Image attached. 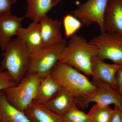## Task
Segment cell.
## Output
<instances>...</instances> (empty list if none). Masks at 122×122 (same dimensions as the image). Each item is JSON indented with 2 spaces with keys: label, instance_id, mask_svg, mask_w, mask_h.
<instances>
[{
  "label": "cell",
  "instance_id": "1",
  "mask_svg": "<svg viewBox=\"0 0 122 122\" xmlns=\"http://www.w3.org/2000/svg\"><path fill=\"white\" fill-rule=\"evenodd\" d=\"M97 52L95 46L87 41L85 38L75 34L70 37L59 61L91 76L92 62Z\"/></svg>",
  "mask_w": 122,
  "mask_h": 122
},
{
  "label": "cell",
  "instance_id": "2",
  "mask_svg": "<svg viewBox=\"0 0 122 122\" xmlns=\"http://www.w3.org/2000/svg\"><path fill=\"white\" fill-rule=\"evenodd\" d=\"M4 52L1 67L8 72L17 85L28 72L31 53L25 43L18 38L12 39Z\"/></svg>",
  "mask_w": 122,
  "mask_h": 122
},
{
  "label": "cell",
  "instance_id": "3",
  "mask_svg": "<svg viewBox=\"0 0 122 122\" xmlns=\"http://www.w3.org/2000/svg\"><path fill=\"white\" fill-rule=\"evenodd\" d=\"M50 75L76 98L89 96L97 89L87 77L72 66L60 61L57 62Z\"/></svg>",
  "mask_w": 122,
  "mask_h": 122
},
{
  "label": "cell",
  "instance_id": "4",
  "mask_svg": "<svg viewBox=\"0 0 122 122\" xmlns=\"http://www.w3.org/2000/svg\"><path fill=\"white\" fill-rule=\"evenodd\" d=\"M41 78L37 74L27 73L17 85L3 90L9 102L24 112L34 101Z\"/></svg>",
  "mask_w": 122,
  "mask_h": 122
},
{
  "label": "cell",
  "instance_id": "5",
  "mask_svg": "<svg viewBox=\"0 0 122 122\" xmlns=\"http://www.w3.org/2000/svg\"><path fill=\"white\" fill-rule=\"evenodd\" d=\"M90 43L97 49V57L122 65V34L105 31L92 38Z\"/></svg>",
  "mask_w": 122,
  "mask_h": 122
},
{
  "label": "cell",
  "instance_id": "6",
  "mask_svg": "<svg viewBox=\"0 0 122 122\" xmlns=\"http://www.w3.org/2000/svg\"><path fill=\"white\" fill-rule=\"evenodd\" d=\"M66 45V42L57 43L31 56L27 73L36 74L41 79L49 75Z\"/></svg>",
  "mask_w": 122,
  "mask_h": 122
},
{
  "label": "cell",
  "instance_id": "7",
  "mask_svg": "<svg viewBox=\"0 0 122 122\" xmlns=\"http://www.w3.org/2000/svg\"><path fill=\"white\" fill-rule=\"evenodd\" d=\"M92 81L97 89L89 96L76 98L79 109L85 110L91 102L105 106L114 105L122 107V95L117 90L102 81L92 80Z\"/></svg>",
  "mask_w": 122,
  "mask_h": 122
},
{
  "label": "cell",
  "instance_id": "8",
  "mask_svg": "<svg viewBox=\"0 0 122 122\" xmlns=\"http://www.w3.org/2000/svg\"><path fill=\"white\" fill-rule=\"evenodd\" d=\"M108 0H88L73 10L72 14L86 25L96 23L101 33L104 32L103 19Z\"/></svg>",
  "mask_w": 122,
  "mask_h": 122
},
{
  "label": "cell",
  "instance_id": "9",
  "mask_svg": "<svg viewBox=\"0 0 122 122\" xmlns=\"http://www.w3.org/2000/svg\"><path fill=\"white\" fill-rule=\"evenodd\" d=\"M25 17H18L11 12L0 14V48L4 51L14 36L17 35Z\"/></svg>",
  "mask_w": 122,
  "mask_h": 122
},
{
  "label": "cell",
  "instance_id": "10",
  "mask_svg": "<svg viewBox=\"0 0 122 122\" xmlns=\"http://www.w3.org/2000/svg\"><path fill=\"white\" fill-rule=\"evenodd\" d=\"M39 23L44 48L57 43L66 42L61 32V28L63 24L61 21L57 19L53 20L46 15Z\"/></svg>",
  "mask_w": 122,
  "mask_h": 122
},
{
  "label": "cell",
  "instance_id": "11",
  "mask_svg": "<svg viewBox=\"0 0 122 122\" xmlns=\"http://www.w3.org/2000/svg\"><path fill=\"white\" fill-rule=\"evenodd\" d=\"M17 38L26 44L31 53V55L36 54L44 49L39 22L33 21L26 28H21Z\"/></svg>",
  "mask_w": 122,
  "mask_h": 122
},
{
  "label": "cell",
  "instance_id": "12",
  "mask_svg": "<svg viewBox=\"0 0 122 122\" xmlns=\"http://www.w3.org/2000/svg\"><path fill=\"white\" fill-rule=\"evenodd\" d=\"M122 65L106 63L96 56L94 58L92 67V80H97L108 83L115 89L116 74Z\"/></svg>",
  "mask_w": 122,
  "mask_h": 122
},
{
  "label": "cell",
  "instance_id": "13",
  "mask_svg": "<svg viewBox=\"0 0 122 122\" xmlns=\"http://www.w3.org/2000/svg\"><path fill=\"white\" fill-rule=\"evenodd\" d=\"M105 31L122 34V0H109L105 14Z\"/></svg>",
  "mask_w": 122,
  "mask_h": 122
},
{
  "label": "cell",
  "instance_id": "14",
  "mask_svg": "<svg viewBox=\"0 0 122 122\" xmlns=\"http://www.w3.org/2000/svg\"><path fill=\"white\" fill-rule=\"evenodd\" d=\"M43 105L61 116L77 107L76 97L63 87L50 100Z\"/></svg>",
  "mask_w": 122,
  "mask_h": 122
},
{
  "label": "cell",
  "instance_id": "15",
  "mask_svg": "<svg viewBox=\"0 0 122 122\" xmlns=\"http://www.w3.org/2000/svg\"><path fill=\"white\" fill-rule=\"evenodd\" d=\"M24 112L32 122H64L61 116L35 101Z\"/></svg>",
  "mask_w": 122,
  "mask_h": 122
},
{
  "label": "cell",
  "instance_id": "16",
  "mask_svg": "<svg viewBox=\"0 0 122 122\" xmlns=\"http://www.w3.org/2000/svg\"><path fill=\"white\" fill-rule=\"evenodd\" d=\"M62 87L58 82L51 75L42 78L34 101L44 105L50 100Z\"/></svg>",
  "mask_w": 122,
  "mask_h": 122
},
{
  "label": "cell",
  "instance_id": "17",
  "mask_svg": "<svg viewBox=\"0 0 122 122\" xmlns=\"http://www.w3.org/2000/svg\"><path fill=\"white\" fill-rule=\"evenodd\" d=\"M0 120L9 122H32L24 112L9 102L3 91H0Z\"/></svg>",
  "mask_w": 122,
  "mask_h": 122
},
{
  "label": "cell",
  "instance_id": "18",
  "mask_svg": "<svg viewBox=\"0 0 122 122\" xmlns=\"http://www.w3.org/2000/svg\"><path fill=\"white\" fill-rule=\"evenodd\" d=\"M27 8L25 17L39 22L53 8L52 0H25Z\"/></svg>",
  "mask_w": 122,
  "mask_h": 122
},
{
  "label": "cell",
  "instance_id": "19",
  "mask_svg": "<svg viewBox=\"0 0 122 122\" xmlns=\"http://www.w3.org/2000/svg\"><path fill=\"white\" fill-rule=\"evenodd\" d=\"M114 111L110 106L96 104L92 107L87 114L90 122H110Z\"/></svg>",
  "mask_w": 122,
  "mask_h": 122
},
{
  "label": "cell",
  "instance_id": "20",
  "mask_svg": "<svg viewBox=\"0 0 122 122\" xmlns=\"http://www.w3.org/2000/svg\"><path fill=\"white\" fill-rule=\"evenodd\" d=\"M62 24L66 38L70 37L75 34L82 26L81 21L73 14H67L63 18Z\"/></svg>",
  "mask_w": 122,
  "mask_h": 122
},
{
  "label": "cell",
  "instance_id": "21",
  "mask_svg": "<svg viewBox=\"0 0 122 122\" xmlns=\"http://www.w3.org/2000/svg\"><path fill=\"white\" fill-rule=\"evenodd\" d=\"M64 122H90L89 115L75 107L61 116Z\"/></svg>",
  "mask_w": 122,
  "mask_h": 122
},
{
  "label": "cell",
  "instance_id": "22",
  "mask_svg": "<svg viewBox=\"0 0 122 122\" xmlns=\"http://www.w3.org/2000/svg\"><path fill=\"white\" fill-rule=\"evenodd\" d=\"M16 85L15 81L8 72L2 69L0 61V91Z\"/></svg>",
  "mask_w": 122,
  "mask_h": 122
},
{
  "label": "cell",
  "instance_id": "23",
  "mask_svg": "<svg viewBox=\"0 0 122 122\" xmlns=\"http://www.w3.org/2000/svg\"><path fill=\"white\" fill-rule=\"evenodd\" d=\"M17 0H0V14L11 12V7Z\"/></svg>",
  "mask_w": 122,
  "mask_h": 122
},
{
  "label": "cell",
  "instance_id": "24",
  "mask_svg": "<svg viewBox=\"0 0 122 122\" xmlns=\"http://www.w3.org/2000/svg\"><path fill=\"white\" fill-rule=\"evenodd\" d=\"M115 89L122 95V66L116 75Z\"/></svg>",
  "mask_w": 122,
  "mask_h": 122
},
{
  "label": "cell",
  "instance_id": "25",
  "mask_svg": "<svg viewBox=\"0 0 122 122\" xmlns=\"http://www.w3.org/2000/svg\"><path fill=\"white\" fill-rule=\"evenodd\" d=\"M114 114L110 122H122V107L114 106Z\"/></svg>",
  "mask_w": 122,
  "mask_h": 122
},
{
  "label": "cell",
  "instance_id": "26",
  "mask_svg": "<svg viewBox=\"0 0 122 122\" xmlns=\"http://www.w3.org/2000/svg\"><path fill=\"white\" fill-rule=\"evenodd\" d=\"M62 0H52V7H54L55 5H57L59 2H61Z\"/></svg>",
  "mask_w": 122,
  "mask_h": 122
},
{
  "label": "cell",
  "instance_id": "27",
  "mask_svg": "<svg viewBox=\"0 0 122 122\" xmlns=\"http://www.w3.org/2000/svg\"><path fill=\"white\" fill-rule=\"evenodd\" d=\"M0 122H9L7 121H4V120H0Z\"/></svg>",
  "mask_w": 122,
  "mask_h": 122
}]
</instances>
